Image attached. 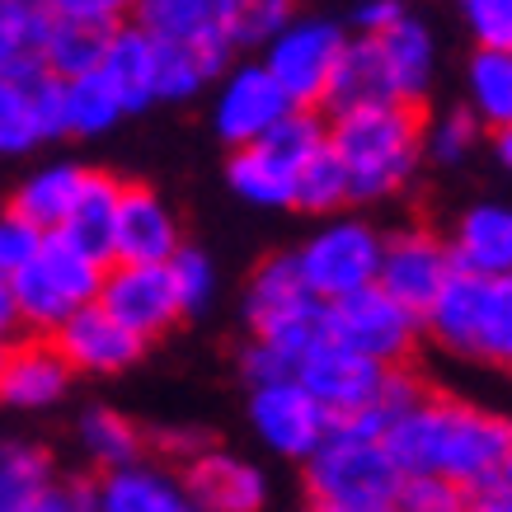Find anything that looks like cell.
Returning a JSON list of instances; mask_svg holds the SVG:
<instances>
[{"instance_id": "cell-1", "label": "cell", "mask_w": 512, "mask_h": 512, "mask_svg": "<svg viewBox=\"0 0 512 512\" xmlns=\"http://www.w3.org/2000/svg\"><path fill=\"white\" fill-rule=\"evenodd\" d=\"M381 442L404 475H442L480 494L503 480L512 456V419L423 386V395L381 433Z\"/></svg>"}, {"instance_id": "cell-2", "label": "cell", "mask_w": 512, "mask_h": 512, "mask_svg": "<svg viewBox=\"0 0 512 512\" xmlns=\"http://www.w3.org/2000/svg\"><path fill=\"white\" fill-rule=\"evenodd\" d=\"M423 104H362L325 118V141L343 160L348 198L376 202L400 193L423 160Z\"/></svg>"}, {"instance_id": "cell-3", "label": "cell", "mask_w": 512, "mask_h": 512, "mask_svg": "<svg viewBox=\"0 0 512 512\" xmlns=\"http://www.w3.org/2000/svg\"><path fill=\"white\" fill-rule=\"evenodd\" d=\"M301 466H306V494H311L315 508L325 512L390 503L404 480V470L395 466L390 447L362 423H334L325 442Z\"/></svg>"}, {"instance_id": "cell-4", "label": "cell", "mask_w": 512, "mask_h": 512, "mask_svg": "<svg viewBox=\"0 0 512 512\" xmlns=\"http://www.w3.org/2000/svg\"><path fill=\"white\" fill-rule=\"evenodd\" d=\"M104 259L85 254L80 245H71L66 235H43V245L29 264L19 268L10 287H15L19 306V329L29 334H52V329L71 320L80 306L99 301V282H104Z\"/></svg>"}, {"instance_id": "cell-5", "label": "cell", "mask_w": 512, "mask_h": 512, "mask_svg": "<svg viewBox=\"0 0 512 512\" xmlns=\"http://www.w3.org/2000/svg\"><path fill=\"white\" fill-rule=\"evenodd\" d=\"M245 325L254 339L282 348L292 362H301L329 334L325 301L306 287L301 268H296V254H268L264 264L249 273Z\"/></svg>"}, {"instance_id": "cell-6", "label": "cell", "mask_w": 512, "mask_h": 512, "mask_svg": "<svg viewBox=\"0 0 512 512\" xmlns=\"http://www.w3.org/2000/svg\"><path fill=\"white\" fill-rule=\"evenodd\" d=\"M325 329L329 339L353 348V353L372 357L381 367H409V357L419 353L423 320L409 306H400L381 287H362L353 296L325 301Z\"/></svg>"}, {"instance_id": "cell-7", "label": "cell", "mask_w": 512, "mask_h": 512, "mask_svg": "<svg viewBox=\"0 0 512 512\" xmlns=\"http://www.w3.org/2000/svg\"><path fill=\"white\" fill-rule=\"evenodd\" d=\"M381 240L386 235L367 226L357 217H339L320 226V231L306 240L296 254V268L320 301H339V296H353L362 287L376 282V268H381Z\"/></svg>"}, {"instance_id": "cell-8", "label": "cell", "mask_w": 512, "mask_h": 512, "mask_svg": "<svg viewBox=\"0 0 512 512\" xmlns=\"http://www.w3.org/2000/svg\"><path fill=\"white\" fill-rule=\"evenodd\" d=\"M348 33L329 19H292L282 33L268 38L264 71L278 80V90L292 99V109H320L343 57Z\"/></svg>"}, {"instance_id": "cell-9", "label": "cell", "mask_w": 512, "mask_h": 512, "mask_svg": "<svg viewBox=\"0 0 512 512\" xmlns=\"http://www.w3.org/2000/svg\"><path fill=\"white\" fill-rule=\"evenodd\" d=\"M395 367H381L372 357L353 353L325 334L311 353L296 362V381L311 390L315 400L325 404V414L334 423H357L376 409V400L386 395Z\"/></svg>"}, {"instance_id": "cell-10", "label": "cell", "mask_w": 512, "mask_h": 512, "mask_svg": "<svg viewBox=\"0 0 512 512\" xmlns=\"http://www.w3.org/2000/svg\"><path fill=\"white\" fill-rule=\"evenodd\" d=\"M249 423H254L259 442H264L268 451L287 456V461H306V456L325 442L329 428H334V419L325 414V404L315 400L296 376L249 386Z\"/></svg>"}, {"instance_id": "cell-11", "label": "cell", "mask_w": 512, "mask_h": 512, "mask_svg": "<svg viewBox=\"0 0 512 512\" xmlns=\"http://www.w3.org/2000/svg\"><path fill=\"white\" fill-rule=\"evenodd\" d=\"M456 273L447 235L428 231V226H404V231L381 240V268H376V287L390 292L400 306H409L414 315L428 311L447 278Z\"/></svg>"}, {"instance_id": "cell-12", "label": "cell", "mask_w": 512, "mask_h": 512, "mask_svg": "<svg viewBox=\"0 0 512 512\" xmlns=\"http://www.w3.org/2000/svg\"><path fill=\"white\" fill-rule=\"evenodd\" d=\"M99 306L127 325L141 343L170 334L184 320V306L174 296L170 264H109L99 282Z\"/></svg>"}, {"instance_id": "cell-13", "label": "cell", "mask_w": 512, "mask_h": 512, "mask_svg": "<svg viewBox=\"0 0 512 512\" xmlns=\"http://www.w3.org/2000/svg\"><path fill=\"white\" fill-rule=\"evenodd\" d=\"M179 484L198 512H259L268 498L264 470L212 442L179 466Z\"/></svg>"}, {"instance_id": "cell-14", "label": "cell", "mask_w": 512, "mask_h": 512, "mask_svg": "<svg viewBox=\"0 0 512 512\" xmlns=\"http://www.w3.org/2000/svg\"><path fill=\"white\" fill-rule=\"evenodd\" d=\"M47 339L57 343V353L66 357V367L76 376H118V372H127L141 357V348H146V343L127 325H118L99 301L80 306V311L71 315V320H62Z\"/></svg>"}, {"instance_id": "cell-15", "label": "cell", "mask_w": 512, "mask_h": 512, "mask_svg": "<svg viewBox=\"0 0 512 512\" xmlns=\"http://www.w3.org/2000/svg\"><path fill=\"white\" fill-rule=\"evenodd\" d=\"M179 240L170 202L146 184H123L118 212H113V245L109 264H170Z\"/></svg>"}, {"instance_id": "cell-16", "label": "cell", "mask_w": 512, "mask_h": 512, "mask_svg": "<svg viewBox=\"0 0 512 512\" xmlns=\"http://www.w3.org/2000/svg\"><path fill=\"white\" fill-rule=\"evenodd\" d=\"M292 113V99L278 90V80L259 66H235L231 76H221V94L217 109H212V123H217V137L226 146H249L259 141L268 127Z\"/></svg>"}, {"instance_id": "cell-17", "label": "cell", "mask_w": 512, "mask_h": 512, "mask_svg": "<svg viewBox=\"0 0 512 512\" xmlns=\"http://www.w3.org/2000/svg\"><path fill=\"white\" fill-rule=\"evenodd\" d=\"M71 367L66 357L57 353V343L47 334H29V339H10L5 348V367H0V400L10 409H52L71 390Z\"/></svg>"}, {"instance_id": "cell-18", "label": "cell", "mask_w": 512, "mask_h": 512, "mask_svg": "<svg viewBox=\"0 0 512 512\" xmlns=\"http://www.w3.org/2000/svg\"><path fill=\"white\" fill-rule=\"evenodd\" d=\"M94 512H184L193 508L179 484V470L156 461H132L118 470H99L90 480Z\"/></svg>"}, {"instance_id": "cell-19", "label": "cell", "mask_w": 512, "mask_h": 512, "mask_svg": "<svg viewBox=\"0 0 512 512\" xmlns=\"http://www.w3.org/2000/svg\"><path fill=\"white\" fill-rule=\"evenodd\" d=\"M451 259L461 273L503 278L512 273V207L508 202H475L466 207L447 235Z\"/></svg>"}, {"instance_id": "cell-20", "label": "cell", "mask_w": 512, "mask_h": 512, "mask_svg": "<svg viewBox=\"0 0 512 512\" xmlns=\"http://www.w3.org/2000/svg\"><path fill=\"white\" fill-rule=\"evenodd\" d=\"M127 19L141 24L156 43L231 47V38H226V0H132V15Z\"/></svg>"}, {"instance_id": "cell-21", "label": "cell", "mask_w": 512, "mask_h": 512, "mask_svg": "<svg viewBox=\"0 0 512 512\" xmlns=\"http://www.w3.org/2000/svg\"><path fill=\"white\" fill-rule=\"evenodd\" d=\"M362 104H400L395 90H390L386 62H381V47H376L372 33H353L343 43V57L334 66V80H329L320 113L329 118V113L362 109Z\"/></svg>"}, {"instance_id": "cell-22", "label": "cell", "mask_w": 512, "mask_h": 512, "mask_svg": "<svg viewBox=\"0 0 512 512\" xmlns=\"http://www.w3.org/2000/svg\"><path fill=\"white\" fill-rule=\"evenodd\" d=\"M99 71H104V80L118 90L127 113L156 104V38L141 29V24H132V19L113 24Z\"/></svg>"}, {"instance_id": "cell-23", "label": "cell", "mask_w": 512, "mask_h": 512, "mask_svg": "<svg viewBox=\"0 0 512 512\" xmlns=\"http://www.w3.org/2000/svg\"><path fill=\"white\" fill-rule=\"evenodd\" d=\"M372 38L381 47V62H386L395 99L400 104H423L428 80H433V33H428V24L400 15L390 29L372 33Z\"/></svg>"}, {"instance_id": "cell-24", "label": "cell", "mask_w": 512, "mask_h": 512, "mask_svg": "<svg viewBox=\"0 0 512 512\" xmlns=\"http://www.w3.org/2000/svg\"><path fill=\"white\" fill-rule=\"evenodd\" d=\"M118 193H123V179L118 174H104V170H85L80 179V193L66 212L62 231L71 245H80L85 254L104 259L109 264V245H113V212H118Z\"/></svg>"}, {"instance_id": "cell-25", "label": "cell", "mask_w": 512, "mask_h": 512, "mask_svg": "<svg viewBox=\"0 0 512 512\" xmlns=\"http://www.w3.org/2000/svg\"><path fill=\"white\" fill-rule=\"evenodd\" d=\"M226 179L245 202L254 207H292V188H296V165L287 156H278L268 141H249L235 146Z\"/></svg>"}, {"instance_id": "cell-26", "label": "cell", "mask_w": 512, "mask_h": 512, "mask_svg": "<svg viewBox=\"0 0 512 512\" xmlns=\"http://www.w3.org/2000/svg\"><path fill=\"white\" fill-rule=\"evenodd\" d=\"M231 47L221 43H156V99H193L207 80L226 76Z\"/></svg>"}, {"instance_id": "cell-27", "label": "cell", "mask_w": 512, "mask_h": 512, "mask_svg": "<svg viewBox=\"0 0 512 512\" xmlns=\"http://www.w3.org/2000/svg\"><path fill=\"white\" fill-rule=\"evenodd\" d=\"M109 33H113V24L52 15V19H47V38H43V71H47V76H57V80L99 71V62H104V47H109Z\"/></svg>"}, {"instance_id": "cell-28", "label": "cell", "mask_w": 512, "mask_h": 512, "mask_svg": "<svg viewBox=\"0 0 512 512\" xmlns=\"http://www.w3.org/2000/svg\"><path fill=\"white\" fill-rule=\"evenodd\" d=\"M76 442H80V451L90 456L94 470H118V466H132V461L146 456V433H141L127 414L109 409V404H94V409L80 414Z\"/></svg>"}, {"instance_id": "cell-29", "label": "cell", "mask_w": 512, "mask_h": 512, "mask_svg": "<svg viewBox=\"0 0 512 512\" xmlns=\"http://www.w3.org/2000/svg\"><path fill=\"white\" fill-rule=\"evenodd\" d=\"M466 85L470 113L480 118V127L489 132L512 127V47H475L466 66Z\"/></svg>"}, {"instance_id": "cell-30", "label": "cell", "mask_w": 512, "mask_h": 512, "mask_svg": "<svg viewBox=\"0 0 512 512\" xmlns=\"http://www.w3.org/2000/svg\"><path fill=\"white\" fill-rule=\"evenodd\" d=\"M484 367L512 372V273L480 282V306H475V329H470V353Z\"/></svg>"}, {"instance_id": "cell-31", "label": "cell", "mask_w": 512, "mask_h": 512, "mask_svg": "<svg viewBox=\"0 0 512 512\" xmlns=\"http://www.w3.org/2000/svg\"><path fill=\"white\" fill-rule=\"evenodd\" d=\"M52 484H57V461L43 442L24 437L0 442V512H24Z\"/></svg>"}, {"instance_id": "cell-32", "label": "cell", "mask_w": 512, "mask_h": 512, "mask_svg": "<svg viewBox=\"0 0 512 512\" xmlns=\"http://www.w3.org/2000/svg\"><path fill=\"white\" fill-rule=\"evenodd\" d=\"M80 179H85V170L80 165H47V170L29 174L24 184H19L15 202H10V212H19L24 221H33L38 231H62L66 212H71V202H76L80 193Z\"/></svg>"}, {"instance_id": "cell-33", "label": "cell", "mask_w": 512, "mask_h": 512, "mask_svg": "<svg viewBox=\"0 0 512 512\" xmlns=\"http://www.w3.org/2000/svg\"><path fill=\"white\" fill-rule=\"evenodd\" d=\"M47 10L0 0V76L29 80L43 71V38H47Z\"/></svg>"}, {"instance_id": "cell-34", "label": "cell", "mask_w": 512, "mask_h": 512, "mask_svg": "<svg viewBox=\"0 0 512 512\" xmlns=\"http://www.w3.org/2000/svg\"><path fill=\"white\" fill-rule=\"evenodd\" d=\"M123 99L113 90L104 71H85V76L62 80V123L66 137H99L123 118Z\"/></svg>"}, {"instance_id": "cell-35", "label": "cell", "mask_w": 512, "mask_h": 512, "mask_svg": "<svg viewBox=\"0 0 512 512\" xmlns=\"http://www.w3.org/2000/svg\"><path fill=\"white\" fill-rule=\"evenodd\" d=\"M348 174H343V160L334 156V146H320L301 170H296V188H292V207H301V212H339V207H348Z\"/></svg>"}, {"instance_id": "cell-36", "label": "cell", "mask_w": 512, "mask_h": 512, "mask_svg": "<svg viewBox=\"0 0 512 512\" xmlns=\"http://www.w3.org/2000/svg\"><path fill=\"white\" fill-rule=\"evenodd\" d=\"M296 19V0H226L231 47H259Z\"/></svg>"}, {"instance_id": "cell-37", "label": "cell", "mask_w": 512, "mask_h": 512, "mask_svg": "<svg viewBox=\"0 0 512 512\" xmlns=\"http://www.w3.org/2000/svg\"><path fill=\"white\" fill-rule=\"evenodd\" d=\"M29 80L0 76V156H24V151H33L43 141L38 118H33Z\"/></svg>"}, {"instance_id": "cell-38", "label": "cell", "mask_w": 512, "mask_h": 512, "mask_svg": "<svg viewBox=\"0 0 512 512\" xmlns=\"http://www.w3.org/2000/svg\"><path fill=\"white\" fill-rule=\"evenodd\" d=\"M480 132L484 127L470 109H451L433 123H423V156H433L437 165H456V160H466L475 151Z\"/></svg>"}, {"instance_id": "cell-39", "label": "cell", "mask_w": 512, "mask_h": 512, "mask_svg": "<svg viewBox=\"0 0 512 512\" xmlns=\"http://www.w3.org/2000/svg\"><path fill=\"white\" fill-rule=\"evenodd\" d=\"M170 282H174V296H179V306L184 315H198L207 311V301L217 296V268L212 259L193 245H179L170 259Z\"/></svg>"}, {"instance_id": "cell-40", "label": "cell", "mask_w": 512, "mask_h": 512, "mask_svg": "<svg viewBox=\"0 0 512 512\" xmlns=\"http://www.w3.org/2000/svg\"><path fill=\"white\" fill-rule=\"evenodd\" d=\"M390 503L395 512H470V489L442 475H404Z\"/></svg>"}, {"instance_id": "cell-41", "label": "cell", "mask_w": 512, "mask_h": 512, "mask_svg": "<svg viewBox=\"0 0 512 512\" xmlns=\"http://www.w3.org/2000/svg\"><path fill=\"white\" fill-rule=\"evenodd\" d=\"M461 15L480 47H512V0H461Z\"/></svg>"}, {"instance_id": "cell-42", "label": "cell", "mask_w": 512, "mask_h": 512, "mask_svg": "<svg viewBox=\"0 0 512 512\" xmlns=\"http://www.w3.org/2000/svg\"><path fill=\"white\" fill-rule=\"evenodd\" d=\"M43 235L47 231H38V226L24 221L19 212H5V217H0V273H5V278H15L19 268L38 254Z\"/></svg>"}, {"instance_id": "cell-43", "label": "cell", "mask_w": 512, "mask_h": 512, "mask_svg": "<svg viewBox=\"0 0 512 512\" xmlns=\"http://www.w3.org/2000/svg\"><path fill=\"white\" fill-rule=\"evenodd\" d=\"M29 94H33V118H38V132L43 141H57L66 137V123H62V80L38 71L29 80Z\"/></svg>"}, {"instance_id": "cell-44", "label": "cell", "mask_w": 512, "mask_h": 512, "mask_svg": "<svg viewBox=\"0 0 512 512\" xmlns=\"http://www.w3.org/2000/svg\"><path fill=\"white\" fill-rule=\"evenodd\" d=\"M47 15L94 19V24H123L132 15V0H47Z\"/></svg>"}, {"instance_id": "cell-45", "label": "cell", "mask_w": 512, "mask_h": 512, "mask_svg": "<svg viewBox=\"0 0 512 512\" xmlns=\"http://www.w3.org/2000/svg\"><path fill=\"white\" fill-rule=\"evenodd\" d=\"M24 512H94V494H90V484H80V480H57L52 489H43V494L33 498Z\"/></svg>"}, {"instance_id": "cell-46", "label": "cell", "mask_w": 512, "mask_h": 512, "mask_svg": "<svg viewBox=\"0 0 512 512\" xmlns=\"http://www.w3.org/2000/svg\"><path fill=\"white\" fill-rule=\"evenodd\" d=\"M400 15H404L400 0H362L357 15H353V29L357 33H381V29H390Z\"/></svg>"}, {"instance_id": "cell-47", "label": "cell", "mask_w": 512, "mask_h": 512, "mask_svg": "<svg viewBox=\"0 0 512 512\" xmlns=\"http://www.w3.org/2000/svg\"><path fill=\"white\" fill-rule=\"evenodd\" d=\"M151 442H156L160 451H170V456L179 461V466H184V461L193 456V451L207 447V437H202V433H188V428H174V433H156Z\"/></svg>"}, {"instance_id": "cell-48", "label": "cell", "mask_w": 512, "mask_h": 512, "mask_svg": "<svg viewBox=\"0 0 512 512\" xmlns=\"http://www.w3.org/2000/svg\"><path fill=\"white\" fill-rule=\"evenodd\" d=\"M470 512H512V484H489L480 494H470Z\"/></svg>"}, {"instance_id": "cell-49", "label": "cell", "mask_w": 512, "mask_h": 512, "mask_svg": "<svg viewBox=\"0 0 512 512\" xmlns=\"http://www.w3.org/2000/svg\"><path fill=\"white\" fill-rule=\"evenodd\" d=\"M19 334V306H15V287L0 273V339H15Z\"/></svg>"}, {"instance_id": "cell-50", "label": "cell", "mask_w": 512, "mask_h": 512, "mask_svg": "<svg viewBox=\"0 0 512 512\" xmlns=\"http://www.w3.org/2000/svg\"><path fill=\"white\" fill-rule=\"evenodd\" d=\"M494 151H498V160L512 170V127H503V132H494Z\"/></svg>"}, {"instance_id": "cell-51", "label": "cell", "mask_w": 512, "mask_h": 512, "mask_svg": "<svg viewBox=\"0 0 512 512\" xmlns=\"http://www.w3.org/2000/svg\"><path fill=\"white\" fill-rule=\"evenodd\" d=\"M348 512H395V503H372V508H348Z\"/></svg>"}, {"instance_id": "cell-52", "label": "cell", "mask_w": 512, "mask_h": 512, "mask_svg": "<svg viewBox=\"0 0 512 512\" xmlns=\"http://www.w3.org/2000/svg\"><path fill=\"white\" fill-rule=\"evenodd\" d=\"M19 5H33V10H47V0H19Z\"/></svg>"}, {"instance_id": "cell-53", "label": "cell", "mask_w": 512, "mask_h": 512, "mask_svg": "<svg viewBox=\"0 0 512 512\" xmlns=\"http://www.w3.org/2000/svg\"><path fill=\"white\" fill-rule=\"evenodd\" d=\"M503 484H512V456H508V466H503Z\"/></svg>"}, {"instance_id": "cell-54", "label": "cell", "mask_w": 512, "mask_h": 512, "mask_svg": "<svg viewBox=\"0 0 512 512\" xmlns=\"http://www.w3.org/2000/svg\"><path fill=\"white\" fill-rule=\"evenodd\" d=\"M5 348H10V339H0V367H5Z\"/></svg>"}, {"instance_id": "cell-55", "label": "cell", "mask_w": 512, "mask_h": 512, "mask_svg": "<svg viewBox=\"0 0 512 512\" xmlns=\"http://www.w3.org/2000/svg\"><path fill=\"white\" fill-rule=\"evenodd\" d=\"M301 512H325V508H315V503H306V508H301Z\"/></svg>"}, {"instance_id": "cell-56", "label": "cell", "mask_w": 512, "mask_h": 512, "mask_svg": "<svg viewBox=\"0 0 512 512\" xmlns=\"http://www.w3.org/2000/svg\"><path fill=\"white\" fill-rule=\"evenodd\" d=\"M184 512H198V508H184Z\"/></svg>"}]
</instances>
